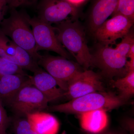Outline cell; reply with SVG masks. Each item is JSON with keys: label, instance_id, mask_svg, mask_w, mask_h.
Returning <instances> with one entry per match:
<instances>
[{"label": "cell", "instance_id": "obj_1", "mask_svg": "<svg viewBox=\"0 0 134 134\" xmlns=\"http://www.w3.org/2000/svg\"><path fill=\"white\" fill-rule=\"evenodd\" d=\"M134 43L133 32L129 31L115 48L99 43L92 54L93 66L98 68L104 75L109 78L124 76L129 72L127 54Z\"/></svg>", "mask_w": 134, "mask_h": 134}, {"label": "cell", "instance_id": "obj_2", "mask_svg": "<svg viewBox=\"0 0 134 134\" xmlns=\"http://www.w3.org/2000/svg\"><path fill=\"white\" fill-rule=\"evenodd\" d=\"M59 41L85 70L93 66L92 55L87 45L84 29L79 21L68 19L54 27Z\"/></svg>", "mask_w": 134, "mask_h": 134}, {"label": "cell", "instance_id": "obj_3", "mask_svg": "<svg viewBox=\"0 0 134 134\" xmlns=\"http://www.w3.org/2000/svg\"><path fill=\"white\" fill-rule=\"evenodd\" d=\"M127 100L114 93L98 91L89 93L69 102L48 106L49 111L81 114L97 110L107 111L125 104Z\"/></svg>", "mask_w": 134, "mask_h": 134}, {"label": "cell", "instance_id": "obj_4", "mask_svg": "<svg viewBox=\"0 0 134 134\" xmlns=\"http://www.w3.org/2000/svg\"><path fill=\"white\" fill-rule=\"evenodd\" d=\"M26 14L12 9L10 16L0 23V31L16 44L26 50L36 62L41 55L37 50L35 39Z\"/></svg>", "mask_w": 134, "mask_h": 134}, {"label": "cell", "instance_id": "obj_5", "mask_svg": "<svg viewBox=\"0 0 134 134\" xmlns=\"http://www.w3.org/2000/svg\"><path fill=\"white\" fill-rule=\"evenodd\" d=\"M37 63L57 81L59 86L65 92L69 82L83 71L77 63L61 56L41 55Z\"/></svg>", "mask_w": 134, "mask_h": 134}, {"label": "cell", "instance_id": "obj_6", "mask_svg": "<svg viewBox=\"0 0 134 134\" xmlns=\"http://www.w3.org/2000/svg\"><path fill=\"white\" fill-rule=\"evenodd\" d=\"M26 17L31 26L38 52L43 50L51 51L69 59L70 54L59 41L52 25L38 18H31L26 14Z\"/></svg>", "mask_w": 134, "mask_h": 134}, {"label": "cell", "instance_id": "obj_7", "mask_svg": "<svg viewBox=\"0 0 134 134\" xmlns=\"http://www.w3.org/2000/svg\"><path fill=\"white\" fill-rule=\"evenodd\" d=\"M49 102L41 92L29 83L22 87L7 103L17 112L26 116L46 110Z\"/></svg>", "mask_w": 134, "mask_h": 134}, {"label": "cell", "instance_id": "obj_8", "mask_svg": "<svg viewBox=\"0 0 134 134\" xmlns=\"http://www.w3.org/2000/svg\"><path fill=\"white\" fill-rule=\"evenodd\" d=\"M38 18L52 25L76 19V7L66 0H41L38 6Z\"/></svg>", "mask_w": 134, "mask_h": 134}, {"label": "cell", "instance_id": "obj_9", "mask_svg": "<svg viewBox=\"0 0 134 134\" xmlns=\"http://www.w3.org/2000/svg\"><path fill=\"white\" fill-rule=\"evenodd\" d=\"M134 22L121 15L114 16L104 22L93 36L100 44L110 46L126 36L132 29Z\"/></svg>", "mask_w": 134, "mask_h": 134}, {"label": "cell", "instance_id": "obj_10", "mask_svg": "<svg viewBox=\"0 0 134 134\" xmlns=\"http://www.w3.org/2000/svg\"><path fill=\"white\" fill-rule=\"evenodd\" d=\"M104 91L100 75L92 70H85L69 82L65 96L71 100L89 93Z\"/></svg>", "mask_w": 134, "mask_h": 134}, {"label": "cell", "instance_id": "obj_11", "mask_svg": "<svg viewBox=\"0 0 134 134\" xmlns=\"http://www.w3.org/2000/svg\"><path fill=\"white\" fill-rule=\"evenodd\" d=\"M0 57L33 73L40 69L37 63L26 50L16 44L0 31Z\"/></svg>", "mask_w": 134, "mask_h": 134}, {"label": "cell", "instance_id": "obj_12", "mask_svg": "<svg viewBox=\"0 0 134 134\" xmlns=\"http://www.w3.org/2000/svg\"><path fill=\"white\" fill-rule=\"evenodd\" d=\"M30 81L43 93L49 102L65 96V91L59 86L57 81L51 75L41 69L30 76Z\"/></svg>", "mask_w": 134, "mask_h": 134}, {"label": "cell", "instance_id": "obj_13", "mask_svg": "<svg viewBox=\"0 0 134 134\" xmlns=\"http://www.w3.org/2000/svg\"><path fill=\"white\" fill-rule=\"evenodd\" d=\"M119 0H97L87 20L88 30L93 36L96 30L113 13Z\"/></svg>", "mask_w": 134, "mask_h": 134}, {"label": "cell", "instance_id": "obj_14", "mask_svg": "<svg viewBox=\"0 0 134 134\" xmlns=\"http://www.w3.org/2000/svg\"><path fill=\"white\" fill-rule=\"evenodd\" d=\"M25 116L37 134H58L59 123L52 114L41 111L29 114Z\"/></svg>", "mask_w": 134, "mask_h": 134}, {"label": "cell", "instance_id": "obj_15", "mask_svg": "<svg viewBox=\"0 0 134 134\" xmlns=\"http://www.w3.org/2000/svg\"><path fill=\"white\" fill-rule=\"evenodd\" d=\"M30 83L28 75H9L0 76V100L7 103L22 87Z\"/></svg>", "mask_w": 134, "mask_h": 134}, {"label": "cell", "instance_id": "obj_16", "mask_svg": "<svg viewBox=\"0 0 134 134\" xmlns=\"http://www.w3.org/2000/svg\"><path fill=\"white\" fill-rule=\"evenodd\" d=\"M80 115L81 126L89 133H99L104 131L108 125V116L104 110H95Z\"/></svg>", "mask_w": 134, "mask_h": 134}, {"label": "cell", "instance_id": "obj_17", "mask_svg": "<svg viewBox=\"0 0 134 134\" xmlns=\"http://www.w3.org/2000/svg\"><path fill=\"white\" fill-rule=\"evenodd\" d=\"M111 84L118 90L121 98L127 100L134 93V70L130 71L125 76L115 81H111Z\"/></svg>", "mask_w": 134, "mask_h": 134}, {"label": "cell", "instance_id": "obj_18", "mask_svg": "<svg viewBox=\"0 0 134 134\" xmlns=\"http://www.w3.org/2000/svg\"><path fill=\"white\" fill-rule=\"evenodd\" d=\"M120 15L134 21V0H119L113 16Z\"/></svg>", "mask_w": 134, "mask_h": 134}, {"label": "cell", "instance_id": "obj_19", "mask_svg": "<svg viewBox=\"0 0 134 134\" xmlns=\"http://www.w3.org/2000/svg\"><path fill=\"white\" fill-rule=\"evenodd\" d=\"M14 74L27 75L21 67L0 57V76Z\"/></svg>", "mask_w": 134, "mask_h": 134}, {"label": "cell", "instance_id": "obj_20", "mask_svg": "<svg viewBox=\"0 0 134 134\" xmlns=\"http://www.w3.org/2000/svg\"><path fill=\"white\" fill-rule=\"evenodd\" d=\"M13 129L15 134H37L26 119H19L14 122Z\"/></svg>", "mask_w": 134, "mask_h": 134}, {"label": "cell", "instance_id": "obj_21", "mask_svg": "<svg viewBox=\"0 0 134 134\" xmlns=\"http://www.w3.org/2000/svg\"><path fill=\"white\" fill-rule=\"evenodd\" d=\"M9 122L7 112L0 100V134H7V130Z\"/></svg>", "mask_w": 134, "mask_h": 134}, {"label": "cell", "instance_id": "obj_22", "mask_svg": "<svg viewBox=\"0 0 134 134\" xmlns=\"http://www.w3.org/2000/svg\"><path fill=\"white\" fill-rule=\"evenodd\" d=\"M8 5L6 0H0V23L4 19Z\"/></svg>", "mask_w": 134, "mask_h": 134}, {"label": "cell", "instance_id": "obj_23", "mask_svg": "<svg viewBox=\"0 0 134 134\" xmlns=\"http://www.w3.org/2000/svg\"><path fill=\"white\" fill-rule=\"evenodd\" d=\"M37 0H17V7L23 5H32Z\"/></svg>", "mask_w": 134, "mask_h": 134}, {"label": "cell", "instance_id": "obj_24", "mask_svg": "<svg viewBox=\"0 0 134 134\" xmlns=\"http://www.w3.org/2000/svg\"><path fill=\"white\" fill-rule=\"evenodd\" d=\"M72 5L77 7L86 1V0H66Z\"/></svg>", "mask_w": 134, "mask_h": 134}, {"label": "cell", "instance_id": "obj_25", "mask_svg": "<svg viewBox=\"0 0 134 134\" xmlns=\"http://www.w3.org/2000/svg\"><path fill=\"white\" fill-rule=\"evenodd\" d=\"M127 58L130 59L134 58V43L130 46L128 53Z\"/></svg>", "mask_w": 134, "mask_h": 134}, {"label": "cell", "instance_id": "obj_26", "mask_svg": "<svg viewBox=\"0 0 134 134\" xmlns=\"http://www.w3.org/2000/svg\"><path fill=\"white\" fill-rule=\"evenodd\" d=\"M8 5L12 9L17 7V0H6Z\"/></svg>", "mask_w": 134, "mask_h": 134}, {"label": "cell", "instance_id": "obj_27", "mask_svg": "<svg viewBox=\"0 0 134 134\" xmlns=\"http://www.w3.org/2000/svg\"><path fill=\"white\" fill-rule=\"evenodd\" d=\"M104 134H119L117 133H115V132H107V133H105Z\"/></svg>", "mask_w": 134, "mask_h": 134}]
</instances>
